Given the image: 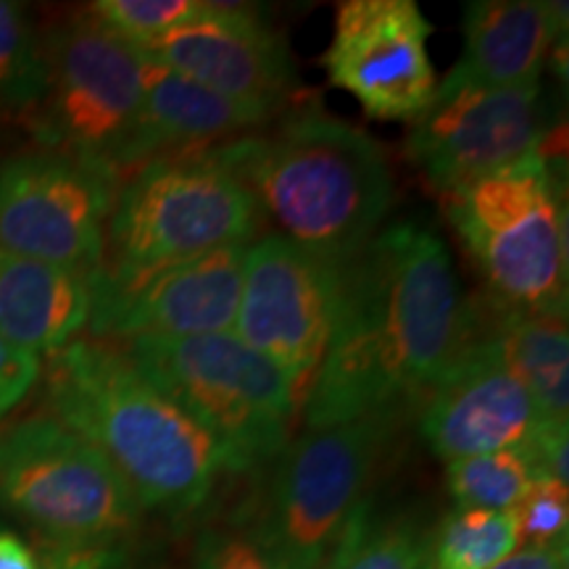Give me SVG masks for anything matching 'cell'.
I'll use <instances>...</instances> for the list:
<instances>
[{"label":"cell","instance_id":"cell-15","mask_svg":"<svg viewBox=\"0 0 569 569\" xmlns=\"http://www.w3.org/2000/svg\"><path fill=\"white\" fill-rule=\"evenodd\" d=\"M543 422L530 390L503 359L490 322L480 319L475 338L422 398L419 432L448 465L522 448Z\"/></svg>","mask_w":569,"mask_h":569},{"label":"cell","instance_id":"cell-1","mask_svg":"<svg viewBox=\"0 0 569 569\" xmlns=\"http://www.w3.org/2000/svg\"><path fill=\"white\" fill-rule=\"evenodd\" d=\"M478 327L443 240L419 222L386 227L340 267L332 332L301 403L306 425L409 411Z\"/></svg>","mask_w":569,"mask_h":569},{"label":"cell","instance_id":"cell-32","mask_svg":"<svg viewBox=\"0 0 569 569\" xmlns=\"http://www.w3.org/2000/svg\"><path fill=\"white\" fill-rule=\"evenodd\" d=\"M0 569H40L30 538L0 525Z\"/></svg>","mask_w":569,"mask_h":569},{"label":"cell","instance_id":"cell-8","mask_svg":"<svg viewBox=\"0 0 569 569\" xmlns=\"http://www.w3.org/2000/svg\"><path fill=\"white\" fill-rule=\"evenodd\" d=\"M0 509L56 543L132 538L146 515L109 459L51 415L0 430Z\"/></svg>","mask_w":569,"mask_h":569},{"label":"cell","instance_id":"cell-29","mask_svg":"<svg viewBox=\"0 0 569 569\" xmlns=\"http://www.w3.org/2000/svg\"><path fill=\"white\" fill-rule=\"evenodd\" d=\"M567 422L546 419L519 451L530 461L538 480L567 482Z\"/></svg>","mask_w":569,"mask_h":569},{"label":"cell","instance_id":"cell-7","mask_svg":"<svg viewBox=\"0 0 569 569\" xmlns=\"http://www.w3.org/2000/svg\"><path fill=\"white\" fill-rule=\"evenodd\" d=\"M407 411L315 427L282 448L243 528L282 569H322Z\"/></svg>","mask_w":569,"mask_h":569},{"label":"cell","instance_id":"cell-17","mask_svg":"<svg viewBox=\"0 0 569 569\" xmlns=\"http://www.w3.org/2000/svg\"><path fill=\"white\" fill-rule=\"evenodd\" d=\"M274 111L272 106L234 101L206 90L146 56V92L122 169L163 156L209 151L222 138L264 124Z\"/></svg>","mask_w":569,"mask_h":569},{"label":"cell","instance_id":"cell-22","mask_svg":"<svg viewBox=\"0 0 569 569\" xmlns=\"http://www.w3.org/2000/svg\"><path fill=\"white\" fill-rule=\"evenodd\" d=\"M515 549L509 511L457 509L432 530V569H490Z\"/></svg>","mask_w":569,"mask_h":569},{"label":"cell","instance_id":"cell-25","mask_svg":"<svg viewBox=\"0 0 569 569\" xmlns=\"http://www.w3.org/2000/svg\"><path fill=\"white\" fill-rule=\"evenodd\" d=\"M203 9V0H98L90 13L132 48L146 51Z\"/></svg>","mask_w":569,"mask_h":569},{"label":"cell","instance_id":"cell-10","mask_svg":"<svg viewBox=\"0 0 569 569\" xmlns=\"http://www.w3.org/2000/svg\"><path fill=\"white\" fill-rule=\"evenodd\" d=\"M117 174L61 151L24 153L0 167V253L82 277L106 259Z\"/></svg>","mask_w":569,"mask_h":569},{"label":"cell","instance_id":"cell-13","mask_svg":"<svg viewBox=\"0 0 569 569\" xmlns=\"http://www.w3.org/2000/svg\"><path fill=\"white\" fill-rule=\"evenodd\" d=\"M432 27L415 0H346L325 51L336 88L353 96L367 117L415 122L438 90L427 53Z\"/></svg>","mask_w":569,"mask_h":569},{"label":"cell","instance_id":"cell-3","mask_svg":"<svg viewBox=\"0 0 569 569\" xmlns=\"http://www.w3.org/2000/svg\"><path fill=\"white\" fill-rule=\"evenodd\" d=\"M211 153L246 184L282 238L343 267L375 238L393 206L386 153L359 127L301 111L267 134H246Z\"/></svg>","mask_w":569,"mask_h":569},{"label":"cell","instance_id":"cell-23","mask_svg":"<svg viewBox=\"0 0 569 569\" xmlns=\"http://www.w3.org/2000/svg\"><path fill=\"white\" fill-rule=\"evenodd\" d=\"M536 480L530 461L519 448L446 465V488L457 509L509 511Z\"/></svg>","mask_w":569,"mask_h":569},{"label":"cell","instance_id":"cell-30","mask_svg":"<svg viewBox=\"0 0 569 569\" xmlns=\"http://www.w3.org/2000/svg\"><path fill=\"white\" fill-rule=\"evenodd\" d=\"M40 377L38 356L21 351L9 340L0 338V417L11 411L17 403L30 393Z\"/></svg>","mask_w":569,"mask_h":569},{"label":"cell","instance_id":"cell-9","mask_svg":"<svg viewBox=\"0 0 569 569\" xmlns=\"http://www.w3.org/2000/svg\"><path fill=\"white\" fill-rule=\"evenodd\" d=\"M42 46L48 88L40 142L119 177L146 92V56L92 13L61 24Z\"/></svg>","mask_w":569,"mask_h":569},{"label":"cell","instance_id":"cell-6","mask_svg":"<svg viewBox=\"0 0 569 569\" xmlns=\"http://www.w3.org/2000/svg\"><path fill=\"white\" fill-rule=\"evenodd\" d=\"M259 206L243 182L209 151L163 156L134 172L113 198L98 272L113 280L182 264L227 246H246Z\"/></svg>","mask_w":569,"mask_h":569},{"label":"cell","instance_id":"cell-18","mask_svg":"<svg viewBox=\"0 0 569 569\" xmlns=\"http://www.w3.org/2000/svg\"><path fill=\"white\" fill-rule=\"evenodd\" d=\"M565 3L475 0L465 6V46L438 88H519L540 80L557 40Z\"/></svg>","mask_w":569,"mask_h":569},{"label":"cell","instance_id":"cell-11","mask_svg":"<svg viewBox=\"0 0 569 569\" xmlns=\"http://www.w3.org/2000/svg\"><path fill=\"white\" fill-rule=\"evenodd\" d=\"M338 290L340 267L317 259L282 234L267 232L246 248L234 336L293 382L301 403L322 365Z\"/></svg>","mask_w":569,"mask_h":569},{"label":"cell","instance_id":"cell-20","mask_svg":"<svg viewBox=\"0 0 569 569\" xmlns=\"http://www.w3.org/2000/svg\"><path fill=\"white\" fill-rule=\"evenodd\" d=\"M493 306V303H490ZM490 330L543 419L567 422L569 409V332L567 315H525L493 306Z\"/></svg>","mask_w":569,"mask_h":569},{"label":"cell","instance_id":"cell-21","mask_svg":"<svg viewBox=\"0 0 569 569\" xmlns=\"http://www.w3.org/2000/svg\"><path fill=\"white\" fill-rule=\"evenodd\" d=\"M322 569H432V530L403 511L375 515L365 501Z\"/></svg>","mask_w":569,"mask_h":569},{"label":"cell","instance_id":"cell-16","mask_svg":"<svg viewBox=\"0 0 569 569\" xmlns=\"http://www.w3.org/2000/svg\"><path fill=\"white\" fill-rule=\"evenodd\" d=\"M140 53L234 101L280 109L296 88L288 42L243 6L206 3L198 17L174 27Z\"/></svg>","mask_w":569,"mask_h":569},{"label":"cell","instance_id":"cell-31","mask_svg":"<svg viewBox=\"0 0 569 569\" xmlns=\"http://www.w3.org/2000/svg\"><path fill=\"white\" fill-rule=\"evenodd\" d=\"M490 569H569V546H517Z\"/></svg>","mask_w":569,"mask_h":569},{"label":"cell","instance_id":"cell-14","mask_svg":"<svg viewBox=\"0 0 569 569\" xmlns=\"http://www.w3.org/2000/svg\"><path fill=\"white\" fill-rule=\"evenodd\" d=\"M246 248L227 246L182 264L113 280L90 277V327L106 338H190L232 332Z\"/></svg>","mask_w":569,"mask_h":569},{"label":"cell","instance_id":"cell-4","mask_svg":"<svg viewBox=\"0 0 569 569\" xmlns=\"http://www.w3.org/2000/svg\"><path fill=\"white\" fill-rule=\"evenodd\" d=\"M122 353L217 440L227 472L246 475L272 465L290 443L301 398L267 356L234 332L134 338Z\"/></svg>","mask_w":569,"mask_h":569},{"label":"cell","instance_id":"cell-5","mask_svg":"<svg viewBox=\"0 0 569 569\" xmlns=\"http://www.w3.org/2000/svg\"><path fill=\"white\" fill-rule=\"evenodd\" d=\"M443 206L493 306L567 315L565 196L543 153L448 190Z\"/></svg>","mask_w":569,"mask_h":569},{"label":"cell","instance_id":"cell-26","mask_svg":"<svg viewBox=\"0 0 569 569\" xmlns=\"http://www.w3.org/2000/svg\"><path fill=\"white\" fill-rule=\"evenodd\" d=\"M509 515L517 530V546H569L567 482L536 480Z\"/></svg>","mask_w":569,"mask_h":569},{"label":"cell","instance_id":"cell-28","mask_svg":"<svg viewBox=\"0 0 569 569\" xmlns=\"http://www.w3.org/2000/svg\"><path fill=\"white\" fill-rule=\"evenodd\" d=\"M196 569H282L240 522L213 525L196 540Z\"/></svg>","mask_w":569,"mask_h":569},{"label":"cell","instance_id":"cell-2","mask_svg":"<svg viewBox=\"0 0 569 569\" xmlns=\"http://www.w3.org/2000/svg\"><path fill=\"white\" fill-rule=\"evenodd\" d=\"M46 403L53 419L109 459L146 511L193 515L227 472L217 440L117 348L77 340L56 351Z\"/></svg>","mask_w":569,"mask_h":569},{"label":"cell","instance_id":"cell-12","mask_svg":"<svg viewBox=\"0 0 569 569\" xmlns=\"http://www.w3.org/2000/svg\"><path fill=\"white\" fill-rule=\"evenodd\" d=\"M540 82L519 88H438L415 119L407 156L440 193L540 153Z\"/></svg>","mask_w":569,"mask_h":569},{"label":"cell","instance_id":"cell-24","mask_svg":"<svg viewBox=\"0 0 569 569\" xmlns=\"http://www.w3.org/2000/svg\"><path fill=\"white\" fill-rule=\"evenodd\" d=\"M48 88L46 46L34 32L24 6L0 0V106L30 109Z\"/></svg>","mask_w":569,"mask_h":569},{"label":"cell","instance_id":"cell-27","mask_svg":"<svg viewBox=\"0 0 569 569\" xmlns=\"http://www.w3.org/2000/svg\"><path fill=\"white\" fill-rule=\"evenodd\" d=\"M40 569H167L159 557L140 549L138 540H106V543H56L32 538Z\"/></svg>","mask_w":569,"mask_h":569},{"label":"cell","instance_id":"cell-19","mask_svg":"<svg viewBox=\"0 0 569 569\" xmlns=\"http://www.w3.org/2000/svg\"><path fill=\"white\" fill-rule=\"evenodd\" d=\"M88 319V277L0 253V338L40 359L69 346Z\"/></svg>","mask_w":569,"mask_h":569}]
</instances>
